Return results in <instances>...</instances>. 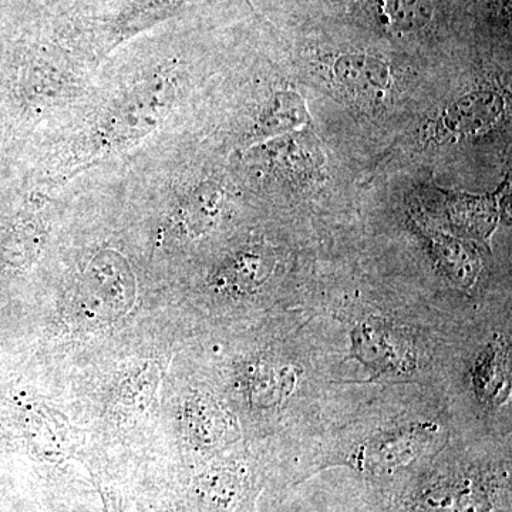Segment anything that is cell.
I'll list each match as a JSON object with an SVG mask.
<instances>
[{
  "label": "cell",
  "instance_id": "obj_1",
  "mask_svg": "<svg viewBox=\"0 0 512 512\" xmlns=\"http://www.w3.org/2000/svg\"><path fill=\"white\" fill-rule=\"evenodd\" d=\"M436 431L433 424L421 423L383 433L356 447L345 463L372 476H389L416 461L426 451Z\"/></svg>",
  "mask_w": 512,
  "mask_h": 512
},
{
  "label": "cell",
  "instance_id": "obj_5",
  "mask_svg": "<svg viewBox=\"0 0 512 512\" xmlns=\"http://www.w3.org/2000/svg\"><path fill=\"white\" fill-rule=\"evenodd\" d=\"M336 82L356 99H382L392 83V73L383 60L363 53L340 56L333 66Z\"/></svg>",
  "mask_w": 512,
  "mask_h": 512
},
{
  "label": "cell",
  "instance_id": "obj_6",
  "mask_svg": "<svg viewBox=\"0 0 512 512\" xmlns=\"http://www.w3.org/2000/svg\"><path fill=\"white\" fill-rule=\"evenodd\" d=\"M242 477L231 468H212L198 477L194 498L198 512H235L242 493Z\"/></svg>",
  "mask_w": 512,
  "mask_h": 512
},
{
  "label": "cell",
  "instance_id": "obj_14",
  "mask_svg": "<svg viewBox=\"0 0 512 512\" xmlns=\"http://www.w3.org/2000/svg\"><path fill=\"white\" fill-rule=\"evenodd\" d=\"M221 210V191L207 187L197 191L190 202V218L200 229H208L217 220Z\"/></svg>",
  "mask_w": 512,
  "mask_h": 512
},
{
  "label": "cell",
  "instance_id": "obj_7",
  "mask_svg": "<svg viewBox=\"0 0 512 512\" xmlns=\"http://www.w3.org/2000/svg\"><path fill=\"white\" fill-rule=\"evenodd\" d=\"M285 134L269 144L268 160L272 167L285 174H303L322 163V154L313 144L312 138Z\"/></svg>",
  "mask_w": 512,
  "mask_h": 512
},
{
  "label": "cell",
  "instance_id": "obj_12",
  "mask_svg": "<svg viewBox=\"0 0 512 512\" xmlns=\"http://www.w3.org/2000/svg\"><path fill=\"white\" fill-rule=\"evenodd\" d=\"M434 248H436L437 258L456 281L464 285L474 282L480 269L476 252L467 248L463 242L443 237V235H439L436 239Z\"/></svg>",
  "mask_w": 512,
  "mask_h": 512
},
{
  "label": "cell",
  "instance_id": "obj_15",
  "mask_svg": "<svg viewBox=\"0 0 512 512\" xmlns=\"http://www.w3.org/2000/svg\"><path fill=\"white\" fill-rule=\"evenodd\" d=\"M100 494L103 497L104 512H128L127 501L110 485L100 484Z\"/></svg>",
  "mask_w": 512,
  "mask_h": 512
},
{
  "label": "cell",
  "instance_id": "obj_13",
  "mask_svg": "<svg viewBox=\"0 0 512 512\" xmlns=\"http://www.w3.org/2000/svg\"><path fill=\"white\" fill-rule=\"evenodd\" d=\"M380 13L394 29H419L430 19V0H380Z\"/></svg>",
  "mask_w": 512,
  "mask_h": 512
},
{
  "label": "cell",
  "instance_id": "obj_8",
  "mask_svg": "<svg viewBox=\"0 0 512 512\" xmlns=\"http://www.w3.org/2000/svg\"><path fill=\"white\" fill-rule=\"evenodd\" d=\"M299 376L301 370L292 363H261L251 379L252 396L265 406H276L295 392Z\"/></svg>",
  "mask_w": 512,
  "mask_h": 512
},
{
  "label": "cell",
  "instance_id": "obj_11",
  "mask_svg": "<svg viewBox=\"0 0 512 512\" xmlns=\"http://www.w3.org/2000/svg\"><path fill=\"white\" fill-rule=\"evenodd\" d=\"M473 383L478 396L485 402H495L507 390V356L500 346H491L474 369Z\"/></svg>",
  "mask_w": 512,
  "mask_h": 512
},
{
  "label": "cell",
  "instance_id": "obj_10",
  "mask_svg": "<svg viewBox=\"0 0 512 512\" xmlns=\"http://www.w3.org/2000/svg\"><path fill=\"white\" fill-rule=\"evenodd\" d=\"M275 259L266 251H248L238 255L225 269L224 285L239 291H255L268 281L274 271Z\"/></svg>",
  "mask_w": 512,
  "mask_h": 512
},
{
  "label": "cell",
  "instance_id": "obj_2",
  "mask_svg": "<svg viewBox=\"0 0 512 512\" xmlns=\"http://www.w3.org/2000/svg\"><path fill=\"white\" fill-rule=\"evenodd\" d=\"M500 490H505V483L498 484L493 474H454L424 488L420 503L431 512H488Z\"/></svg>",
  "mask_w": 512,
  "mask_h": 512
},
{
  "label": "cell",
  "instance_id": "obj_4",
  "mask_svg": "<svg viewBox=\"0 0 512 512\" xmlns=\"http://www.w3.org/2000/svg\"><path fill=\"white\" fill-rule=\"evenodd\" d=\"M353 353L360 362L382 372H407L414 365L412 350L399 335L366 323L353 333Z\"/></svg>",
  "mask_w": 512,
  "mask_h": 512
},
{
  "label": "cell",
  "instance_id": "obj_9",
  "mask_svg": "<svg viewBox=\"0 0 512 512\" xmlns=\"http://www.w3.org/2000/svg\"><path fill=\"white\" fill-rule=\"evenodd\" d=\"M306 120L308 110L302 97L293 92H282L269 101L256 131L265 137H281L295 133Z\"/></svg>",
  "mask_w": 512,
  "mask_h": 512
},
{
  "label": "cell",
  "instance_id": "obj_3",
  "mask_svg": "<svg viewBox=\"0 0 512 512\" xmlns=\"http://www.w3.org/2000/svg\"><path fill=\"white\" fill-rule=\"evenodd\" d=\"M505 110V100L494 90H477L454 100L441 114L440 127L447 136H480L495 126Z\"/></svg>",
  "mask_w": 512,
  "mask_h": 512
}]
</instances>
